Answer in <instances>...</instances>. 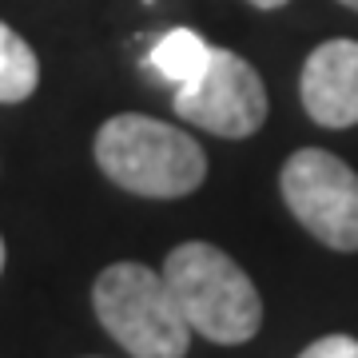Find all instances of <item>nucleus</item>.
<instances>
[{
	"mask_svg": "<svg viewBox=\"0 0 358 358\" xmlns=\"http://www.w3.org/2000/svg\"><path fill=\"white\" fill-rule=\"evenodd\" d=\"M338 4H346V8H350V13H358V0H338Z\"/></svg>",
	"mask_w": 358,
	"mask_h": 358,
	"instance_id": "11",
	"label": "nucleus"
},
{
	"mask_svg": "<svg viewBox=\"0 0 358 358\" xmlns=\"http://www.w3.org/2000/svg\"><path fill=\"white\" fill-rule=\"evenodd\" d=\"M40 84V60L20 32L0 20V103L28 100Z\"/></svg>",
	"mask_w": 358,
	"mask_h": 358,
	"instance_id": "7",
	"label": "nucleus"
},
{
	"mask_svg": "<svg viewBox=\"0 0 358 358\" xmlns=\"http://www.w3.org/2000/svg\"><path fill=\"white\" fill-rule=\"evenodd\" d=\"M251 4H255V8H263V13H271V8H282L287 0H251Z\"/></svg>",
	"mask_w": 358,
	"mask_h": 358,
	"instance_id": "10",
	"label": "nucleus"
},
{
	"mask_svg": "<svg viewBox=\"0 0 358 358\" xmlns=\"http://www.w3.org/2000/svg\"><path fill=\"white\" fill-rule=\"evenodd\" d=\"M207 60H211V44H207L199 32H192V28H171V32L152 48L155 72L164 80H171L176 88L199 76Z\"/></svg>",
	"mask_w": 358,
	"mask_h": 358,
	"instance_id": "8",
	"label": "nucleus"
},
{
	"mask_svg": "<svg viewBox=\"0 0 358 358\" xmlns=\"http://www.w3.org/2000/svg\"><path fill=\"white\" fill-rule=\"evenodd\" d=\"M291 215L331 251H358V171L327 148H299L279 171Z\"/></svg>",
	"mask_w": 358,
	"mask_h": 358,
	"instance_id": "4",
	"label": "nucleus"
},
{
	"mask_svg": "<svg viewBox=\"0 0 358 358\" xmlns=\"http://www.w3.org/2000/svg\"><path fill=\"white\" fill-rule=\"evenodd\" d=\"M299 96L319 128L358 124V40H327L307 56Z\"/></svg>",
	"mask_w": 358,
	"mask_h": 358,
	"instance_id": "6",
	"label": "nucleus"
},
{
	"mask_svg": "<svg viewBox=\"0 0 358 358\" xmlns=\"http://www.w3.org/2000/svg\"><path fill=\"white\" fill-rule=\"evenodd\" d=\"M176 115L192 128H203L223 140H247L267 120L263 76L239 52L211 48L203 72L176 92Z\"/></svg>",
	"mask_w": 358,
	"mask_h": 358,
	"instance_id": "5",
	"label": "nucleus"
},
{
	"mask_svg": "<svg viewBox=\"0 0 358 358\" xmlns=\"http://www.w3.org/2000/svg\"><path fill=\"white\" fill-rule=\"evenodd\" d=\"M299 358H358V338H350V334H327L319 343H310Z\"/></svg>",
	"mask_w": 358,
	"mask_h": 358,
	"instance_id": "9",
	"label": "nucleus"
},
{
	"mask_svg": "<svg viewBox=\"0 0 358 358\" xmlns=\"http://www.w3.org/2000/svg\"><path fill=\"white\" fill-rule=\"evenodd\" d=\"M0 271H4V239H0Z\"/></svg>",
	"mask_w": 358,
	"mask_h": 358,
	"instance_id": "12",
	"label": "nucleus"
},
{
	"mask_svg": "<svg viewBox=\"0 0 358 358\" xmlns=\"http://www.w3.org/2000/svg\"><path fill=\"white\" fill-rule=\"evenodd\" d=\"M96 319L131 358H183L192 327L167 287L164 271L155 275L143 263H112L92 287Z\"/></svg>",
	"mask_w": 358,
	"mask_h": 358,
	"instance_id": "3",
	"label": "nucleus"
},
{
	"mask_svg": "<svg viewBox=\"0 0 358 358\" xmlns=\"http://www.w3.org/2000/svg\"><path fill=\"white\" fill-rule=\"evenodd\" d=\"M164 279L195 334L219 346L251 343L263 327V299L227 251L192 239L164 259Z\"/></svg>",
	"mask_w": 358,
	"mask_h": 358,
	"instance_id": "2",
	"label": "nucleus"
},
{
	"mask_svg": "<svg viewBox=\"0 0 358 358\" xmlns=\"http://www.w3.org/2000/svg\"><path fill=\"white\" fill-rule=\"evenodd\" d=\"M96 164L115 187L143 199H183L207 179V155L195 136L155 115L124 112L96 131Z\"/></svg>",
	"mask_w": 358,
	"mask_h": 358,
	"instance_id": "1",
	"label": "nucleus"
}]
</instances>
